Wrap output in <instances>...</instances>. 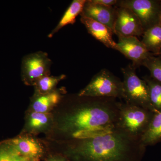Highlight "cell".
<instances>
[{
    "mask_svg": "<svg viewBox=\"0 0 161 161\" xmlns=\"http://www.w3.org/2000/svg\"><path fill=\"white\" fill-rule=\"evenodd\" d=\"M118 37V42L116 43V50L131 60L132 65L136 68L142 65L147 58L154 55L147 50L142 41H140L136 37L119 36Z\"/></svg>",
    "mask_w": 161,
    "mask_h": 161,
    "instance_id": "obj_9",
    "label": "cell"
},
{
    "mask_svg": "<svg viewBox=\"0 0 161 161\" xmlns=\"http://www.w3.org/2000/svg\"><path fill=\"white\" fill-rule=\"evenodd\" d=\"M78 95L85 97L122 99V81L108 70L104 69L96 74Z\"/></svg>",
    "mask_w": 161,
    "mask_h": 161,
    "instance_id": "obj_5",
    "label": "cell"
},
{
    "mask_svg": "<svg viewBox=\"0 0 161 161\" xmlns=\"http://www.w3.org/2000/svg\"><path fill=\"white\" fill-rule=\"evenodd\" d=\"M149 90L150 103L155 113L161 111V82L151 77L146 76L143 79Z\"/></svg>",
    "mask_w": 161,
    "mask_h": 161,
    "instance_id": "obj_18",
    "label": "cell"
},
{
    "mask_svg": "<svg viewBox=\"0 0 161 161\" xmlns=\"http://www.w3.org/2000/svg\"><path fill=\"white\" fill-rule=\"evenodd\" d=\"M79 97L80 101L62 119L61 128L64 133L73 140L82 139L100 135L115 128L120 103L117 98Z\"/></svg>",
    "mask_w": 161,
    "mask_h": 161,
    "instance_id": "obj_1",
    "label": "cell"
},
{
    "mask_svg": "<svg viewBox=\"0 0 161 161\" xmlns=\"http://www.w3.org/2000/svg\"><path fill=\"white\" fill-rule=\"evenodd\" d=\"M52 61L48 55L43 52H38L27 55L22 64V78L27 85L34 86L38 80L50 75Z\"/></svg>",
    "mask_w": 161,
    "mask_h": 161,
    "instance_id": "obj_7",
    "label": "cell"
},
{
    "mask_svg": "<svg viewBox=\"0 0 161 161\" xmlns=\"http://www.w3.org/2000/svg\"><path fill=\"white\" fill-rule=\"evenodd\" d=\"M157 56L158 57H159L160 58H161V50L159 53L158 55H157Z\"/></svg>",
    "mask_w": 161,
    "mask_h": 161,
    "instance_id": "obj_25",
    "label": "cell"
},
{
    "mask_svg": "<svg viewBox=\"0 0 161 161\" xmlns=\"http://www.w3.org/2000/svg\"><path fill=\"white\" fill-rule=\"evenodd\" d=\"M159 23L161 25V10L160 15Z\"/></svg>",
    "mask_w": 161,
    "mask_h": 161,
    "instance_id": "obj_26",
    "label": "cell"
},
{
    "mask_svg": "<svg viewBox=\"0 0 161 161\" xmlns=\"http://www.w3.org/2000/svg\"><path fill=\"white\" fill-rule=\"evenodd\" d=\"M136 69V68L132 64H128L121 69L124 76L122 99L125 103L155 113L150 103L147 84L144 79L139 78Z\"/></svg>",
    "mask_w": 161,
    "mask_h": 161,
    "instance_id": "obj_4",
    "label": "cell"
},
{
    "mask_svg": "<svg viewBox=\"0 0 161 161\" xmlns=\"http://www.w3.org/2000/svg\"><path fill=\"white\" fill-rule=\"evenodd\" d=\"M142 65L150 71L151 78L161 82V58L152 55L145 60Z\"/></svg>",
    "mask_w": 161,
    "mask_h": 161,
    "instance_id": "obj_20",
    "label": "cell"
},
{
    "mask_svg": "<svg viewBox=\"0 0 161 161\" xmlns=\"http://www.w3.org/2000/svg\"><path fill=\"white\" fill-rule=\"evenodd\" d=\"M154 114L150 110L120 102L116 127L131 137L141 140Z\"/></svg>",
    "mask_w": 161,
    "mask_h": 161,
    "instance_id": "obj_3",
    "label": "cell"
},
{
    "mask_svg": "<svg viewBox=\"0 0 161 161\" xmlns=\"http://www.w3.org/2000/svg\"><path fill=\"white\" fill-rule=\"evenodd\" d=\"M22 157L7 141L0 144V161H19Z\"/></svg>",
    "mask_w": 161,
    "mask_h": 161,
    "instance_id": "obj_21",
    "label": "cell"
},
{
    "mask_svg": "<svg viewBox=\"0 0 161 161\" xmlns=\"http://www.w3.org/2000/svg\"><path fill=\"white\" fill-rule=\"evenodd\" d=\"M67 153L75 161H133L143 154L141 140L115 128L90 138L73 140Z\"/></svg>",
    "mask_w": 161,
    "mask_h": 161,
    "instance_id": "obj_2",
    "label": "cell"
},
{
    "mask_svg": "<svg viewBox=\"0 0 161 161\" xmlns=\"http://www.w3.org/2000/svg\"><path fill=\"white\" fill-rule=\"evenodd\" d=\"M80 21L92 36L107 47L116 50V43L112 37L113 31L108 27L95 20L81 16Z\"/></svg>",
    "mask_w": 161,
    "mask_h": 161,
    "instance_id": "obj_12",
    "label": "cell"
},
{
    "mask_svg": "<svg viewBox=\"0 0 161 161\" xmlns=\"http://www.w3.org/2000/svg\"><path fill=\"white\" fill-rule=\"evenodd\" d=\"M51 122L49 113L31 111L27 117L26 128L32 132H42L50 126Z\"/></svg>",
    "mask_w": 161,
    "mask_h": 161,
    "instance_id": "obj_17",
    "label": "cell"
},
{
    "mask_svg": "<svg viewBox=\"0 0 161 161\" xmlns=\"http://www.w3.org/2000/svg\"><path fill=\"white\" fill-rule=\"evenodd\" d=\"M141 141L146 147L161 142V111L154 114Z\"/></svg>",
    "mask_w": 161,
    "mask_h": 161,
    "instance_id": "obj_16",
    "label": "cell"
},
{
    "mask_svg": "<svg viewBox=\"0 0 161 161\" xmlns=\"http://www.w3.org/2000/svg\"><path fill=\"white\" fill-rule=\"evenodd\" d=\"M142 42L150 53L157 56L161 50V25L160 23L144 31Z\"/></svg>",
    "mask_w": 161,
    "mask_h": 161,
    "instance_id": "obj_15",
    "label": "cell"
},
{
    "mask_svg": "<svg viewBox=\"0 0 161 161\" xmlns=\"http://www.w3.org/2000/svg\"><path fill=\"white\" fill-rule=\"evenodd\" d=\"M61 98L60 91L56 89L44 95H35L32 102V111L48 113L60 102Z\"/></svg>",
    "mask_w": 161,
    "mask_h": 161,
    "instance_id": "obj_13",
    "label": "cell"
},
{
    "mask_svg": "<svg viewBox=\"0 0 161 161\" xmlns=\"http://www.w3.org/2000/svg\"><path fill=\"white\" fill-rule=\"evenodd\" d=\"M86 1V0H74L60 19L58 25L50 33L48 37H52L56 33L66 25L74 24L77 17L82 13Z\"/></svg>",
    "mask_w": 161,
    "mask_h": 161,
    "instance_id": "obj_14",
    "label": "cell"
},
{
    "mask_svg": "<svg viewBox=\"0 0 161 161\" xmlns=\"http://www.w3.org/2000/svg\"><path fill=\"white\" fill-rule=\"evenodd\" d=\"M116 15V7L103 6L94 3L92 0H88L86 1L80 15L105 25L114 33Z\"/></svg>",
    "mask_w": 161,
    "mask_h": 161,
    "instance_id": "obj_10",
    "label": "cell"
},
{
    "mask_svg": "<svg viewBox=\"0 0 161 161\" xmlns=\"http://www.w3.org/2000/svg\"><path fill=\"white\" fill-rule=\"evenodd\" d=\"M19 161H36L30 159L26 158L23 157H22L20 158Z\"/></svg>",
    "mask_w": 161,
    "mask_h": 161,
    "instance_id": "obj_24",
    "label": "cell"
},
{
    "mask_svg": "<svg viewBox=\"0 0 161 161\" xmlns=\"http://www.w3.org/2000/svg\"><path fill=\"white\" fill-rule=\"evenodd\" d=\"M65 78L64 75L59 76H44L40 78L35 83V95H42L47 94L56 90L57 85Z\"/></svg>",
    "mask_w": 161,
    "mask_h": 161,
    "instance_id": "obj_19",
    "label": "cell"
},
{
    "mask_svg": "<svg viewBox=\"0 0 161 161\" xmlns=\"http://www.w3.org/2000/svg\"><path fill=\"white\" fill-rule=\"evenodd\" d=\"M94 3L103 6H116L117 0H92Z\"/></svg>",
    "mask_w": 161,
    "mask_h": 161,
    "instance_id": "obj_22",
    "label": "cell"
},
{
    "mask_svg": "<svg viewBox=\"0 0 161 161\" xmlns=\"http://www.w3.org/2000/svg\"><path fill=\"white\" fill-rule=\"evenodd\" d=\"M117 15L114 27V34L117 36H139L144 32L139 18L129 8L116 7Z\"/></svg>",
    "mask_w": 161,
    "mask_h": 161,
    "instance_id": "obj_8",
    "label": "cell"
},
{
    "mask_svg": "<svg viewBox=\"0 0 161 161\" xmlns=\"http://www.w3.org/2000/svg\"><path fill=\"white\" fill-rule=\"evenodd\" d=\"M115 6L133 11L140 20L144 31L159 23L161 0H120Z\"/></svg>",
    "mask_w": 161,
    "mask_h": 161,
    "instance_id": "obj_6",
    "label": "cell"
},
{
    "mask_svg": "<svg viewBox=\"0 0 161 161\" xmlns=\"http://www.w3.org/2000/svg\"><path fill=\"white\" fill-rule=\"evenodd\" d=\"M7 142L23 157L36 161L43 154L42 145L37 140L32 137L19 136Z\"/></svg>",
    "mask_w": 161,
    "mask_h": 161,
    "instance_id": "obj_11",
    "label": "cell"
},
{
    "mask_svg": "<svg viewBox=\"0 0 161 161\" xmlns=\"http://www.w3.org/2000/svg\"><path fill=\"white\" fill-rule=\"evenodd\" d=\"M47 161H66L63 158L58 157H55L52 158L47 160Z\"/></svg>",
    "mask_w": 161,
    "mask_h": 161,
    "instance_id": "obj_23",
    "label": "cell"
}]
</instances>
